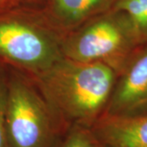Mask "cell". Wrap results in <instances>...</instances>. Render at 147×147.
<instances>
[{
  "instance_id": "1",
  "label": "cell",
  "mask_w": 147,
  "mask_h": 147,
  "mask_svg": "<svg viewBox=\"0 0 147 147\" xmlns=\"http://www.w3.org/2000/svg\"><path fill=\"white\" fill-rule=\"evenodd\" d=\"M117 75L105 64L63 57L34 80L66 129L71 125L91 127L105 114Z\"/></svg>"
},
{
  "instance_id": "2",
  "label": "cell",
  "mask_w": 147,
  "mask_h": 147,
  "mask_svg": "<svg viewBox=\"0 0 147 147\" xmlns=\"http://www.w3.org/2000/svg\"><path fill=\"white\" fill-rule=\"evenodd\" d=\"M63 34L44 18L40 8L0 13V62L33 79L63 58Z\"/></svg>"
},
{
  "instance_id": "3",
  "label": "cell",
  "mask_w": 147,
  "mask_h": 147,
  "mask_svg": "<svg viewBox=\"0 0 147 147\" xmlns=\"http://www.w3.org/2000/svg\"><path fill=\"white\" fill-rule=\"evenodd\" d=\"M7 69V146L53 147L65 128L34 79L16 69Z\"/></svg>"
},
{
  "instance_id": "4",
  "label": "cell",
  "mask_w": 147,
  "mask_h": 147,
  "mask_svg": "<svg viewBox=\"0 0 147 147\" xmlns=\"http://www.w3.org/2000/svg\"><path fill=\"white\" fill-rule=\"evenodd\" d=\"M140 46L126 15L113 7L65 34L61 42L64 57L105 64L117 73Z\"/></svg>"
},
{
  "instance_id": "5",
  "label": "cell",
  "mask_w": 147,
  "mask_h": 147,
  "mask_svg": "<svg viewBox=\"0 0 147 147\" xmlns=\"http://www.w3.org/2000/svg\"><path fill=\"white\" fill-rule=\"evenodd\" d=\"M146 105L147 43H145L134 52L118 73L105 114L127 113Z\"/></svg>"
},
{
  "instance_id": "6",
  "label": "cell",
  "mask_w": 147,
  "mask_h": 147,
  "mask_svg": "<svg viewBox=\"0 0 147 147\" xmlns=\"http://www.w3.org/2000/svg\"><path fill=\"white\" fill-rule=\"evenodd\" d=\"M104 147H147V105L122 114H105L90 127Z\"/></svg>"
},
{
  "instance_id": "7",
  "label": "cell",
  "mask_w": 147,
  "mask_h": 147,
  "mask_svg": "<svg viewBox=\"0 0 147 147\" xmlns=\"http://www.w3.org/2000/svg\"><path fill=\"white\" fill-rule=\"evenodd\" d=\"M117 0H45L40 10L46 21L65 35L113 7Z\"/></svg>"
},
{
  "instance_id": "8",
  "label": "cell",
  "mask_w": 147,
  "mask_h": 147,
  "mask_svg": "<svg viewBox=\"0 0 147 147\" xmlns=\"http://www.w3.org/2000/svg\"><path fill=\"white\" fill-rule=\"evenodd\" d=\"M113 8L126 15L138 43H147V0H117Z\"/></svg>"
},
{
  "instance_id": "9",
  "label": "cell",
  "mask_w": 147,
  "mask_h": 147,
  "mask_svg": "<svg viewBox=\"0 0 147 147\" xmlns=\"http://www.w3.org/2000/svg\"><path fill=\"white\" fill-rule=\"evenodd\" d=\"M53 147H104L91 128L81 125L69 126Z\"/></svg>"
},
{
  "instance_id": "10",
  "label": "cell",
  "mask_w": 147,
  "mask_h": 147,
  "mask_svg": "<svg viewBox=\"0 0 147 147\" xmlns=\"http://www.w3.org/2000/svg\"><path fill=\"white\" fill-rule=\"evenodd\" d=\"M7 74L8 69L0 62V147L7 146L6 139V105L7 94Z\"/></svg>"
}]
</instances>
